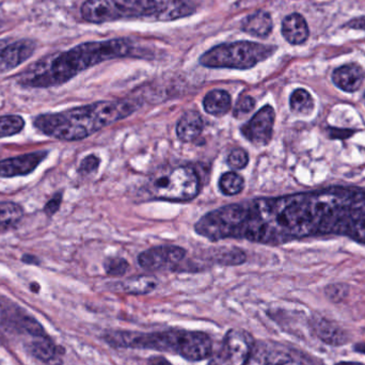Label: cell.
Wrapping results in <instances>:
<instances>
[{"mask_svg": "<svg viewBox=\"0 0 365 365\" xmlns=\"http://www.w3.org/2000/svg\"><path fill=\"white\" fill-rule=\"evenodd\" d=\"M186 250L182 247L166 245L153 247L138 255V263L149 272L160 270H181L182 263L186 257Z\"/></svg>", "mask_w": 365, "mask_h": 365, "instance_id": "ba28073f", "label": "cell"}, {"mask_svg": "<svg viewBox=\"0 0 365 365\" xmlns=\"http://www.w3.org/2000/svg\"><path fill=\"white\" fill-rule=\"evenodd\" d=\"M277 51L272 45L240 41L217 45L200 57V64L210 68L249 70L268 59Z\"/></svg>", "mask_w": 365, "mask_h": 365, "instance_id": "5b68a950", "label": "cell"}, {"mask_svg": "<svg viewBox=\"0 0 365 365\" xmlns=\"http://www.w3.org/2000/svg\"><path fill=\"white\" fill-rule=\"evenodd\" d=\"M364 102H365V93H364Z\"/></svg>", "mask_w": 365, "mask_h": 365, "instance_id": "ab89813d", "label": "cell"}, {"mask_svg": "<svg viewBox=\"0 0 365 365\" xmlns=\"http://www.w3.org/2000/svg\"><path fill=\"white\" fill-rule=\"evenodd\" d=\"M21 259H23L24 263L30 264V265H38V259L34 257V255H24Z\"/></svg>", "mask_w": 365, "mask_h": 365, "instance_id": "836d02e7", "label": "cell"}, {"mask_svg": "<svg viewBox=\"0 0 365 365\" xmlns=\"http://www.w3.org/2000/svg\"><path fill=\"white\" fill-rule=\"evenodd\" d=\"M245 32L257 38H266L272 30V19L269 13L265 11H255L252 14L245 17L242 21Z\"/></svg>", "mask_w": 365, "mask_h": 365, "instance_id": "2e32d148", "label": "cell"}, {"mask_svg": "<svg viewBox=\"0 0 365 365\" xmlns=\"http://www.w3.org/2000/svg\"><path fill=\"white\" fill-rule=\"evenodd\" d=\"M282 34L289 44L299 45L308 40L310 30L302 14L293 13L287 15L282 21Z\"/></svg>", "mask_w": 365, "mask_h": 365, "instance_id": "4fadbf2b", "label": "cell"}, {"mask_svg": "<svg viewBox=\"0 0 365 365\" xmlns=\"http://www.w3.org/2000/svg\"><path fill=\"white\" fill-rule=\"evenodd\" d=\"M227 163L233 170H242L248 166V153L244 149H234L227 156Z\"/></svg>", "mask_w": 365, "mask_h": 365, "instance_id": "4316f807", "label": "cell"}, {"mask_svg": "<svg viewBox=\"0 0 365 365\" xmlns=\"http://www.w3.org/2000/svg\"><path fill=\"white\" fill-rule=\"evenodd\" d=\"M28 349L36 359L42 360L43 362H46V364L57 359L60 353H63L47 334L46 336L32 339L28 343Z\"/></svg>", "mask_w": 365, "mask_h": 365, "instance_id": "d6986e66", "label": "cell"}, {"mask_svg": "<svg viewBox=\"0 0 365 365\" xmlns=\"http://www.w3.org/2000/svg\"><path fill=\"white\" fill-rule=\"evenodd\" d=\"M365 72L359 64L349 63L336 68L332 73V81L344 92L358 91L364 85Z\"/></svg>", "mask_w": 365, "mask_h": 365, "instance_id": "7c38bea8", "label": "cell"}, {"mask_svg": "<svg viewBox=\"0 0 365 365\" xmlns=\"http://www.w3.org/2000/svg\"><path fill=\"white\" fill-rule=\"evenodd\" d=\"M2 338V334H1V329H0V340H1Z\"/></svg>", "mask_w": 365, "mask_h": 365, "instance_id": "74e56055", "label": "cell"}, {"mask_svg": "<svg viewBox=\"0 0 365 365\" xmlns=\"http://www.w3.org/2000/svg\"><path fill=\"white\" fill-rule=\"evenodd\" d=\"M356 351H359V353L364 354L365 355V344L356 345Z\"/></svg>", "mask_w": 365, "mask_h": 365, "instance_id": "e575fe53", "label": "cell"}, {"mask_svg": "<svg viewBox=\"0 0 365 365\" xmlns=\"http://www.w3.org/2000/svg\"><path fill=\"white\" fill-rule=\"evenodd\" d=\"M210 261L222 266H235L245 263L247 259L246 253L238 248H221L212 249L210 251Z\"/></svg>", "mask_w": 365, "mask_h": 365, "instance_id": "44dd1931", "label": "cell"}, {"mask_svg": "<svg viewBox=\"0 0 365 365\" xmlns=\"http://www.w3.org/2000/svg\"><path fill=\"white\" fill-rule=\"evenodd\" d=\"M133 51L132 43L126 38L83 43L70 51L36 62L19 75V83L24 87H55L96 64L132 56Z\"/></svg>", "mask_w": 365, "mask_h": 365, "instance_id": "6da1fadb", "label": "cell"}, {"mask_svg": "<svg viewBox=\"0 0 365 365\" xmlns=\"http://www.w3.org/2000/svg\"><path fill=\"white\" fill-rule=\"evenodd\" d=\"M136 110V105L130 101H102L60 113H42L34 118V126L57 140H83Z\"/></svg>", "mask_w": 365, "mask_h": 365, "instance_id": "7a4b0ae2", "label": "cell"}, {"mask_svg": "<svg viewBox=\"0 0 365 365\" xmlns=\"http://www.w3.org/2000/svg\"><path fill=\"white\" fill-rule=\"evenodd\" d=\"M289 108L294 115H311L314 111L315 103L310 92L306 89H296L289 98Z\"/></svg>", "mask_w": 365, "mask_h": 365, "instance_id": "7402d4cb", "label": "cell"}, {"mask_svg": "<svg viewBox=\"0 0 365 365\" xmlns=\"http://www.w3.org/2000/svg\"><path fill=\"white\" fill-rule=\"evenodd\" d=\"M62 203V192L56 193L44 206V212L48 217L53 216L58 210H60V206Z\"/></svg>", "mask_w": 365, "mask_h": 365, "instance_id": "4dcf8cb0", "label": "cell"}, {"mask_svg": "<svg viewBox=\"0 0 365 365\" xmlns=\"http://www.w3.org/2000/svg\"><path fill=\"white\" fill-rule=\"evenodd\" d=\"M336 365H365L362 364H358V362H340Z\"/></svg>", "mask_w": 365, "mask_h": 365, "instance_id": "d590c367", "label": "cell"}, {"mask_svg": "<svg viewBox=\"0 0 365 365\" xmlns=\"http://www.w3.org/2000/svg\"><path fill=\"white\" fill-rule=\"evenodd\" d=\"M166 0H87L81 6L85 21L93 24L155 17L163 21Z\"/></svg>", "mask_w": 365, "mask_h": 365, "instance_id": "277c9868", "label": "cell"}, {"mask_svg": "<svg viewBox=\"0 0 365 365\" xmlns=\"http://www.w3.org/2000/svg\"><path fill=\"white\" fill-rule=\"evenodd\" d=\"M148 365H173L164 357H152L148 362Z\"/></svg>", "mask_w": 365, "mask_h": 365, "instance_id": "d6a6232c", "label": "cell"}, {"mask_svg": "<svg viewBox=\"0 0 365 365\" xmlns=\"http://www.w3.org/2000/svg\"><path fill=\"white\" fill-rule=\"evenodd\" d=\"M113 285V291L115 292H121V293L130 294V295H145V294L151 293L158 287V281L151 277L139 276L115 283Z\"/></svg>", "mask_w": 365, "mask_h": 365, "instance_id": "ac0fdd59", "label": "cell"}, {"mask_svg": "<svg viewBox=\"0 0 365 365\" xmlns=\"http://www.w3.org/2000/svg\"><path fill=\"white\" fill-rule=\"evenodd\" d=\"M2 230H1V221H0V232H1Z\"/></svg>", "mask_w": 365, "mask_h": 365, "instance_id": "f35d334b", "label": "cell"}, {"mask_svg": "<svg viewBox=\"0 0 365 365\" xmlns=\"http://www.w3.org/2000/svg\"><path fill=\"white\" fill-rule=\"evenodd\" d=\"M349 293V289L344 284H334L330 285L326 289V294L332 302H339L344 299Z\"/></svg>", "mask_w": 365, "mask_h": 365, "instance_id": "f546056e", "label": "cell"}, {"mask_svg": "<svg viewBox=\"0 0 365 365\" xmlns=\"http://www.w3.org/2000/svg\"><path fill=\"white\" fill-rule=\"evenodd\" d=\"M264 351L265 365H309L302 358L283 347L264 344Z\"/></svg>", "mask_w": 365, "mask_h": 365, "instance_id": "ffe728a7", "label": "cell"}, {"mask_svg": "<svg viewBox=\"0 0 365 365\" xmlns=\"http://www.w3.org/2000/svg\"><path fill=\"white\" fill-rule=\"evenodd\" d=\"M4 46H6V43H4V41H0V51H1Z\"/></svg>", "mask_w": 365, "mask_h": 365, "instance_id": "8d00e7d4", "label": "cell"}, {"mask_svg": "<svg viewBox=\"0 0 365 365\" xmlns=\"http://www.w3.org/2000/svg\"><path fill=\"white\" fill-rule=\"evenodd\" d=\"M345 27L351 28V29L364 30L365 31V17L351 19V21L346 23Z\"/></svg>", "mask_w": 365, "mask_h": 365, "instance_id": "1f68e13d", "label": "cell"}, {"mask_svg": "<svg viewBox=\"0 0 365 365\" xmlns=\"http://www.w3.org/2000/svg\"><path fill=\"white\" fill-rule=\"evenodd\" d=\"M105 342L117 349H152L181 356L189 361H202L212 356V339L200 331L171 329L166 331H110Z\"/></svg>", "mask_w": 365, "mask_h": 365, "instance_id": "3957f363", "label": "cell"}, {"mask_svg": "<svg viewBox=\"0 0 365 365\" xmlns=\"http://www.w3.org/2000/svg\"><path fill=\"white\" fill-rule=\"evenodd\" d=\"M25 128V120L21 115H6L0 117V139L19 134Z\"/></svg>", "mask_w": 365, "mask_h": 365, "instance_id": "d4e9b609", "label": "cell"}, {"mask_svg": "<svg viewBox=\"0 0 365 365\" xmlns=\"http://www.w3.org/2000/svg\"><path fill=\"white\" fill-rule=\"evenodd\" d=\"M105 272L108 276L123 277L130 268V264L123 257H108L104 263Z\"/></svg>", "mask_w": 365, "mask_h": 365, "instance_id": "484cf974", "label": "cell"}, {"mask_svg": "<svg viewBox=\"0 0 365 365\" xmlns=\"http://www.w3.org/2000/svg\"><path fill=\"white\" fill-rule=\"evenodd\" d=\"M24 216V210L19 204L14 202H0V221H1V230L11 229L15 227Z\"/></svg>", "mask_w": 365, "mask_h": 365, "instance_id": "603a6c76", "label": "cell"}, {"mask_svg": "<svg viewBox=\"0 0 365 365\" xmlns=\"http://www.w3.org/2000/svg\"><path fill=\"white\" fill-rule=\"evenodd\" d=\"M255 100L250 96H240L234 107L233 115L236 119H240L248 115L255 109Z\"/></svg>", "mask_w": 365, "mask_h": 365, "instance_id": "83f0119b", "label": "cell"}, {"mask_svg": "<svg viewBox=\"0 0 365 365\" xmlns=\"http://www.w3.org/2000/svg\"><path fill=\"white\" fill-rule=\"evenodd\" d=\"M207 365H265L264 344L246 330L231 329Z\"/></svg>", "mask_w": 365, "mask_h": 365, "instance_id": "52a82bcc", "label": "cell"}, {"mask_svg": "<svg viewBox=\"0 0 365 365\" xmlns=\"http://www.w3.org/2000/svg\"><path fill=\"white\" fill-rule=\"evenodd\" d=\"M244 186L245 181L242 175L234 173V171L225 173V175H221L220 179H219V189H220L223 195H229V197L242 192Z\"/></svg>", "mask_w": 365, "mask_h": 365, "instance_id": "cb8c5ba5", "label": "cell"}, {"mask_svg": "<svg viewBox=\"0 0 365 365\" xmlns=\"http://www.w3.org/2000/svg\"><path fill=\"white\" fill-rule=\"evenodd\" d=\"M276 111L270 105L262 107L245 125L240 128L242 136L255 147H265L274 134Z\"/></svg>", "mask_w": 365, "mask_h": 365, "instance_id": "9c48e42d", "label": "cell"}, {"mask_svg": "<svg viewBox=\"0 0 365 365\" xmlns=\"http://www.w3.org/2000/svg\"><path fill=\"white\" fill-rule=\"evenodd\" d=\"M204 122L197 111H186L177 124V136L182 143L195 140L203 132Z\"/></svg>", "mask_w": 365, "mask_h": 365, "instance_id": "5bb4252c", "label": "cell"}, {"mask_svg": "<svg viewBox=\"0 0 365 365\" xmlns=\"http://www.w3.org/2000/svg\"><path fill=\"white\" fill-rule=\"evenodd\" d=\"M101 160L96 155L86 156L79 165L78 173L83 175H89L96 173L100 167Z\"/></svg>", "mask_w": 365, "mask_h": 365, "instance_id": "f1b7e54d", "label": "cell"}, {"mask_svg": "<svg viewBox=\"0 0 365 365\" xmlns=\"http://www.w3.org/2000/svg\"><path fill=\"white\" fill-rule=\"evenodd\" d=\"M231 96L225 90H212L204 96L203 108L208 115L222 117L231 110Z\"/></svg>", "mask_w": 365, "mask_h": 365, "instance_id": "e0dca14e", "label": "cell"}, {"mask_svg": "<svg viewBox=\"0 0 365 365\" xmlns=\"http://www.w3.org/2000/svg\"><path fill=\"white\" fill-rule=\"evenodd\" d=\"M312 325L317 336L327 344L340 346L349 340L346 332L329 319H322V317L314 319Z\"/></svg>", "mask_w": 365, "mask_h": 365, "instance_id": "9a60e30c", "label": "cell"}, {"mask_svg": "<svg viewBox=\"0 0 365 365\" xmlns=\"http://www.w3.org/2000/svg\"><path fill=\"white\" fill-rule=\"evenodd\" d=\"M200 178L189 166H180L156 173L145 185L149 197L162 201L186 202L200 192Z\"/></svg>", "mask_w": 365, "mask_h": 365, "instance_id": "8992f818", "label": "cell"}, {"mask_svg": "<svg viewBox=\"0 0 365 365\" xmlns=\"http://www.w3.org/2000/svg\"><path fill=\"white\" fill-rule=\"evenodd\" d=\"M47 155V151H36L0 160V178L11 179L29 175L40 166Z\"/></svg>", "mask_w": 365, "mask_h": 365, "instance_id": "30bf717a", "label": "cell"}, {"mask_svg": "<svg viewBox=\"0 0 365 365\" xmlns=\"http://www.w3.org/2000/svg\"><path fill=\"white\" fill-rule=\"evenodd\" d=\"M36 44L32 41L21 40L6 45L0 51V72H8L21 66L34 53Z\"/></svg>", "mask_w": 365, "mask_h": 365, "instance_id": "8fae6325", "label": "cell"}]
</instances>
